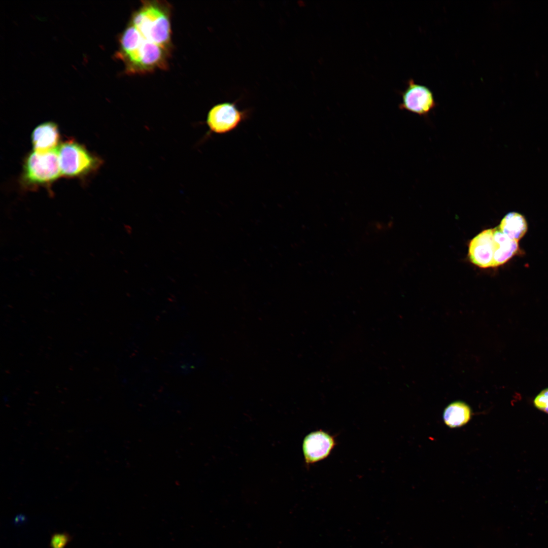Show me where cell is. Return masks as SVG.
<instances>
[{"label":"cell","mask_w":548,"mask_h":548,"mask_svg":"<svg viewBox=\"0 0 548 548\" xmlns=\"http://www.w3.org/2000/svg\"><path fill=\"white\" fill-rule=\"evenodd\" d=\"M130 23L146 40L168 49L171 42L170 7L166 2L143 1Z\"/></svg>","instance_id":"2"},{"label":"cell","mask_w":548,"mask_h":548,"mask_svg":"<svg viewBox=\"0 0 548 548\" xmlns=\"http://www.w3.org/2000/svg\"><path fill=\"white\" fill-rule=\"evenodd\" d=\"M533 403L537 409L548 414V388L542 390L535 397Z\"/></svg>","instance_id":"14"},{"label":"cell","mask_w":548,"mask_h":548,"mask_svg":"<svg viewBox=\"0 0 548 548\" xmlns=\"http://www.w3.org/2000/svg\"><path fill=\"white\" fill-rule=\"evenodd\" d=\"M494 228L484 230L470 241L468 256L470 261L481 268L492 267L494 253Z\"/></svg>","instance_id":"8"},{"label":"cell","mask_w":548,"mask_h":548,"mask_svg":"<svg viewBox=\"0 0 548 548\" xmlns=\"http://www.w3.org/2000/svg\"><path fill=\"white\" fill-rule=\"evenodd\" d=\"M401 96L400 108L420 116H427L436 106L431 89L416 83L412 79L408 81L407 87L401 92Z\"/></svg>","instance_id":"6"},{"label":"cell","mask_w":548,"mask_h":548,"mask_svg":"<svg viewBox=\"0 0 548 548\" xmlns=\"http://www.w3.org/2000/svg\"><path fill=\"white\" fill-rule=\"evenodd\" d=\"M336 446L334 436L323 430L313 431L304 438L302 452L309 466L328 457Z\"/></svg>","instance_id":"7"},{"label":"cell","mask_w":548,"mask_h":548,"mask_svg":"<svg viewBox=\"0 0 548 548\" xmlns=\"http://www.w3.org/2000/svg\"><path fill=\"white\" fill-rule=\"evenodd\" d=\"M237 101L220 102L207 114L206 123L211 133L224 134L232 131L249 117L250 109H239Z\"/></svg>","instance_id":"5"},{"label":"cell","mask_w":548,"mask_h":548,"mask_svg":"<svg viewBox=\"0 0 548 548\" xmlns=\"http://www.w3.org/2000/svg\"><path fill=\"white\" fill-rule=\"evenodd\" d=\"M498 228L510 238L519 242L526 233L528 225L522 214L511 212L505 215Z\"/></svg>","instance_id":"11"},{"label":"cell","mask_w":548,"mask_h":548,"mask_svg":"<svg viewBox=\"0 0 548 548\" xmlns=\"http://www.w3.org/2000/svg\"><path fill=\"white\" fill-rule=\"evenodd\" d=\"M60 175L58 147L44 153L33 151L25 160L23 180L27 184L51 183Z\"/></svg>","instance_id":"4"},{"label":"cell","mask_w":548,"mask_h":548,"mask_svg":"<svg viewBox=\"0 0 548 548\" xmlns=\"http://www.w3.org/2000/svg\"><path fill=\"white\" fill-rule=\"evenodd\" d=\"M59 134L57 125L52 122L43 123L32 131L31 141L34 151L46 152L58 148Z\"/></svg>","instance_id":"9"},{"label":"cell","mask_w":548,"mask_h":548,"mask_svg":"<svg viewBox=\"0 0 548 548\" xmlns=\"http://www.w3.org/2000/svg\"><path fill=\"white\" fill-rule=\"evenodd\" d=\"M494 253L492 267L505 264L519 250L518 242L502 233L498 227L494 228Z\"/></svg>","instance_id":"10"},{"label":"cell","mask_w":548,"mask_h":548,"mask_svg":"<svg viewBox=\"0 0 548 548\" xmlns=\"http://www.w3.org/2000/svg\"><path fill=\"white\" fill-rule=\"evenodd\" d=\"M471 415V409L468 405L463 402L456 401L446 407L443 419L448 426L457 428L466 424L470 419Z\"/></svg>","instance_id":"12"},{"label":"cell","mask_w":548,"mask_h":548,"mask_svg":"<svg viewBox=\"0 0 548 548\" xmlns=\"http://www.w3.org/2000/svg\"><path fill=\"white\" fill-rule=\"evenodd\" d=\"M71 535L66 533H56L52 535L50 547L51 548H64L72 540Z\"/></svg>","instance_id":"13"},{"label":"cell","mask_w":548,"mask_h":548,"mask_svg":"<svg viewBox=\"0 0 548 548\" xmlns=\"http://www.w3.org/2000/svg\"><path fill=\"white\" fill-rule=\"evenodd\" d=\"M61 175L79 177L96 169L100 165V159L91 154L86 148L74 141H68L58 147Z\"/></svg>","instance_id":"3"},{"label":"cell","mask_w":548,"mask_h":548,"mask_svg":"<svg viewBox=\"0 0 548 548\" xmlns=\"http://www.w3.org/2000/svg\"><path fill=\"white\" fill-rule=\"evenodd\" d=\"M168 49L145 39L130 23L119 38L114 56L122 60L126 73L142 74L166 67Z\"/></svg>","instance_id":"1"}]
</instances>
